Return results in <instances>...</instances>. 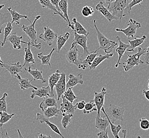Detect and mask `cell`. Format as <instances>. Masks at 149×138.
<instances>
[{
    "instance_id": "cell-33",
    "label": "cell",
    "mask_w": 149,
    "mask_h": 138,
    "mask_svg": "<svg viewBox=\"0 0 149 138\" xmlns=\"http://www.w3.org/2000/svg\"><path fill=\"white\" fill-rule=\"evenodd\" d=\"M17 79L19 80V84H20V89L25 90L26 89H28L30 88H32L33 89H37V87H35L32 84V80H29L27 78H22L20 75H17Z\"/></svg>"
},
{
    "instance_id": "cell-20",
    "label": "cell",
    "mask_w": 149,
    "mask_h": 138,
    "mask_svg": "<svg viewBox=\"0 0 149 138\" xmlns=\"http://www.w3.org/2000/svg\"><path fill=\"white\" fill-rule=\"evenodd\" d=\"M98 54V53L97 52H92L89 53L87 55L86 58L84 59L83 58L81 59L80 64L79 66L78 67V69L85 70L87 68H88L91 65L95 58L96 56H97Z\"/></svg>"
},
{
    "instance_id": "cell-7",
    "label": "cell",
    "mask_w": 149,
    "mask_h": 138,
    "mask_svg": "<svg viewBox=\"0 0 149 138\" xmlns=\"http://www.w3.org/2000/svg\"><path fill=\"white\" fill-rule=\"evenodd\" d=\"M72 32L74 35V38L72 43L71 47L79 45L83 49L84 54L86 56L89 53L87 47V37L88 34H78L73 30H72Z\"/></svg>"
},
{
    "instance_id": "cell-11",
    "label": "cell",
    "mask_w": 149,
    "mask_h": 138,
    "mask_svg": "<svg viewBox=\"0 0 149 138\" xmlns=\"http://www.w3.org/2000/svg\"><path fill=\"white\" fill-rule=\"evenodd\" d=\"M57 34L52 30L49 27H44V32L39 34L38 37L43 40L49 46H52L55 39L57 38Z\"/></svg>"
},
{
    "instance_id": "cell-40",
    "label": "cell",
    "mask_w": 149,
    "mask_h": 138,
    "mask_svg": "<svg viewBox=\"0 0 149 138\" xmlns=\"http://www.w3.org/2000/svg\"><path fill=\"white\" fill-rule=\"evenodd\" d=\"M11 21V17L9 13H0V34H3L2 32V26L5 23Z\"/></svg>"
},
{
    "instance_id": "cell-8",
    "label": "cell",
    "mask_w": 149,
    "mask_h": 138,
    "mask_svg": "<svg viewBox=\"0 0 149 138\" xmlns=\"http://www.w3.org/2000/svg\"><path fill=\"white\" fill-rule=\"evenodd\" d=\"M66 51V58L67 60L70 63L74 64L76 66H79L82 58H79V52L78 49L77 45L71 47L68 51Z\"/></svg>"
},
{
    "instance_id": "cell-48",
    "label": "cell",
    "mask_w": 149,
    "mask_h": 138,
    "mask_svg": "<svg viewBox=\"0 0 149 138\" xmlns=\"http://www.w3.org/2000/svg\"><path fill=\"white\" fill-rule=\"evenodd\" d=\"M85 104H86V102L84 100H82V101H79V102H77L74 106H76L77 109L82 110V109H84Z\"/></svg>"
},
{
    "instance_id": "cell-19",
    "label": "cell",
    "mask_w": 149,
    "mask_h": 138,
    "mask_svg": "<svg viewBox=\"0 0 149 138\" xmlns=\"http://www.w3.org/2000/svg\"><path fill=\"white\" fill-rule=\"evenodd\" d=\"M83 75L81 73H79L77 75L70 74L68 75V81L66 83V88H73L78 84H83L84 81L82 79Z\"/></svg>"
},
{
    "instance_id": "cell-4",
    "label": "cell",
    "mask_w": 149,
    "mask_h": 138,
    "mask_svg": "<svg viewBox=\"0 0 149 138\" xmlns=\"http://www.w3.org/2000/svg\"><path fill=\"white\" fill-rule=\"evenodd\" d=\"M41 18L40 15H37L35 18V20L33 23H31L30 25L26 26L23 25L22 26V29L23 32L29 37V40L30 42V46L36 47L37 49H40L41 48V44L37 43V31L35 29V24L37 21Z\"/></svg>"
},
{
    "instance_id": "cell-50",
    "label": "cell",
    "mask_w": 149,
    "mask_h": 138,
    "mask_svg": "<svg viewBox=\"0 0 149 138\" xmlns=\"http://www.w3.org/2000/svg\"><path fill=\"white\" fill-rule=\"evenodd\" d=\"M60 0H50V1L51 2V3L55 6L56 8V9H57L61 13V12L60 11V9L59 8V3L60 2Z\"/></svg>"
},
{
    "instance_id": "cell-14",
    "label": "cell",
    "mask_w": 149,
    "mask_h": 138,
    "mask_svg": "<svg viewBox=\"0 0 149 138\" xmlns=\"http://www.w3.org/2000/svg\"><path fill=\"white\" fill-rule=\"evenodd\" d=\"M95 9L97 11L100 12L105 17L106 19L108 20L109 22L111 23L112 20H119L117 17L112 15V13L109 12L108 9L104 6V3L103 2L100 1L95 6Z\"/></svg>"
},
{
    "instance_id": "cell-13",
    "label": "cell",
    "mask_w": 149,
    "mask_h": 138,
    "mask_svg": "<svg viewBox=\"0 0 149 138\" xmlns=\"http://www.w3.org/2000/svg\"><path fill=\"white\" fill-rule=\"evenodd\" d=\"M61 97H62V103L60 104V112L63 113L62 115L67 114H74L77 109L76 106L73 105L72 103L67 101L63 97V95Z\"/></svg>"
},
{
    "instance_id": "cell-53",
    "label": "cell",
    "mask_w": 149,
    "mask_h": 138,
    "mask_svg": "<svg viewBox=\"0 0 149 138\" xmlns=\"http://www.w3.org/2000/svg\"><path fill=\"white\" fill-rule=\"evenodd\" d=\"M37 137L39 138H52V137L50 136V135H46L45 134H42V133H38Z\"/></svg>"
},
{
    "instance_id": "cell-51",
    "label": "cell",
    "mask_w": 149,
    "mask_h": 138,
    "mask_svg": "<svg viewBox=\"0 0 149 138\" xmlns=\"http://www.w3.org/2000/svg\"><path fill=\"white\" fill-rule=\"evenodd\" d=\"M149 51H148L147 52H146L145 53H144L142 55V56H143L144 58H145L146 62L145 63L146 64V65H149Z\"/></svg>"
},
{
    "instance_id": "cell-15",
    "label": "cell",
    "mask_w": 149,
    "mask_h": 138,
    "mask_svg": "<svg viewBox=\"0 0 149 138\" xmlns=\"http://www.w3.org/2000/svg\"><path fill=\"white\" fill-rule=\"evenodd\" d=\"M36 120L37 121H39L40 123H45L46 125H47V126L49 127L54 132L56 133L58 135H60L61 138H64V137L62 135V134L60 132V130L59 129V128L57 126L54 124L51 123L49 121V118H47L44 115L41 114L39 113H37Z\"/></svg>"
},
{
    "instance_id": "cell-23",
    "label": "cell",
    "mask_w": 149,
    "mask_h": 138,
    "mask_svg": "<svg viewBox=\"0 0 149 138\" xmlns=\"http://www.w3.org/2000/svg\"><path fill=\"white\" fill-rule=\"evenodd\" d=\"M28 47H25L24 49V61H23V64L22 65V67H24L26 66V64H29L35 63V59L33 58V55L32 53L31 49H30V42L29 40L27 44Z\"/></svg>"
},
{
    "instance_id": "cell-3",
    "label": "cell",
    "mask_w": 149,
    "mask_h": 138,
    "mask_svg": "<svg viewBox=\"0 0 149 138\" xmlns=\"http://www.w3.org/2000/svg\"><path fill=\"white\" fill-rule=\"evenodd\" d=\"M129 3V0H115L113 2L107 4V8L112 15L121 20L126 15L124 14V11Z\"/></svg>"
},
{
    "instance_id": "cell-34",
    "label": "cell",
    "mask_w": 149,
    "mask_h": 138,
    "mask_svg": "<svg viewBox=\"0 0 149 138\" xmlns=\"http://www.w3.org/2000/svg\"><path fill=\"white\" fill-rule=\"evenodd\" d=\"M42 112L43 115L47 118H49L58 116L60 112V111L57 106H51L47 108Z\"/></svg>"
},
{
    "instance_id": "cell-1",
    "label": "cell",
    "mask_w": 149,
    "mask_h": 138,
    "mask_svg": "<svg viewBox=\"0 0 149 138\" xmlns=\"http://www.w3.org/2000/svg\"><path fill=\"white\" fill-rule=\"evenodd\" d=\"M93 23L95 28L96 29L97 33L98 42L100 45V47L95 51V52H98V50L100 49H102L106 54L111 53L113 49L118 45V43L115 41H113L108 39L100 31V30L97 28V26L96 25V20H94Z\"/></svg>"
},
{
    "instance_id": "cell-6",
    "label": "cell",
    "mask_w": 149,
    "mask_h": 138,
    "mask_svg": "<svg viewBox=\"0 0 149 138\" xmlns=\"http://www.w3.org/2000/svg\"><path fill=\"white\" fill-rule=\"evenodd\" d=\"M141 25L140 23L132 19H130L128 23V27L124 29L116 28V31L123 32L128 38L129 40H130V38L132 39L135 37V34L137 31V29L141 28Z\"/></svg>"
},
{
    "instance_id": "cell-55",
    "label": "cell",
    "mask_w": 149,
    "mask_h": 138,
    "mask_svg": "<svg viewBox=\"0 0 149 138\" xmlns=\"http://www.w3.org/2000/svg\"><path fill=\"white\" fill-rule=\"evenodd\" d=\"M122 133H123V138H125V137H126V133H127L126 130H122Z\"/></svg>"
},
{
    "instance_id": "cell-36",
    "label": "cell",
    "mask_w": 149,
    "mask_h": 138,
    "mask_svg": "<svg viewBox=\"0 0 149 138\" xmlns=\"http://www.w3.org/2000/svg\"><path fill=\"white\" fill-rule=\"evenodd\" d=\"M56 50L55 48H53L52 49L50 53L49 54L47 55H44L43 54V53H39L37 55L38 58L40 59V61L41 62L42 65H48L49 66H51V64L50 63V59L52 58V55L53 53V52Z\"/></svg>"
},
{
    "instance_id": "cell-24",
    "label": "cell",
    "mask_w": 149,
    "mask_h": 138,
    "mask_svg": "<svg viewBox=\"0 0 149 138\" xmlns=\"http://www.w3.org/2000/svg\"><path fill=\"white\" fill-rule=\"evenodd\" d=\"M146 36L143 35L142 37H139V36L135 37L133 39L129 40L130 46L127 49V52H134V49L136 47L141 46L143 43L145 39H146Z\"/></svg>"
},
{
    "instance_id": "cell-58",
    "label": "cell",
    "mask_w": 149,
    "mask_h": 138,
    "mask_svg": "<svg viewBox=\"0 0 149 138\" xmlns=\"http://www.w3.org/2000/svg\"><path fill=\"white\" fill-rule=\"evenodd\" d=\"M3 63H4V62H3L2 60H1V56H0V66L2 65V64Z\"/></svg>"
},
{
    "instance_id": "cell-49",
    "label": "cell",
    "mask_w": 149,
    "mask_h": 138,
    "mask_svg": "<svg viewBox=\"0 0 149 138\" xmlns=\"http://www.w3.org/2000/svg\"><path fill=\"white\" fill-rule=\"evenodd\" d=\"M0 127L2 130V132L1 133V135H0V137L1 138H10L6 129L4 128H3V127Z\"/></svg>"
},
{
    "instance_id": "cell-47",
    "label": "cell",
    "mask_w": 149,
    "mask_h": 138,
    "mask_svg": "<svg viewBox=\"0 0 149 138\" xmlns=\"http://www.w3.org/2000/svg\"><path fill=\"white\" fill-rule=\"evenodd\" d=\"M98 138H109V137L108 135V128L106 129L105 131H100L97 134Z\"/></svg>"
},
{
    "instance_id": "cell-30",
    "label": "cell",
    "mask_w": 149,
    "mask_h": 138,
    "mask_svg": "<svg viewBox=\"0 0 149 138\" xmlns=\"http://www.w3.org/2000/svg\"><path fill=\"white\" fill-rule=\"evenodd\" d=\"M44 98L45 99L39 105V107L40 109L42 110V111H43L49 107H57V101L54 97H44Z\"/></svg>"
},
{
    "instance_id": "cell-45",
    "label": "cell",
    "mask_w": 149,
    "mask_h": 138,
    "mask_svg": "<svg viewBox=\"0 0 149 138\" xmlns=\"http://www.w3.org/2000/svg\"><path fill=\"white\" fill-rule=\"evenodd\" d=\"M143 0H132L131 2H129L128 4V5L127 6V11H128V13L130 14L131 11L132 10V8L133 6H134L136 5H139L141 6V3L143 2Z\"/></svg>"
},
{
    "instance_id": "cell-56",
    "label": "cell",
    "mask_w": 149,
    "mask_h": 138,
    "mask_svg": "<svg viewBox=\"0 0 149 138\" xmlns=\"http://www.w3.org/2000/svg\"><path fill=\"white\" fill-rule=\"evenodd\" d=\"M17 132H19V137H21V138H23V136L22 135H21V134L20 133V131H19V130L17 129Z\"/></svg>"
},
{
    "instance_id": "cell-27",
    "label": "cell",
    "mask_w": 149,
    "mask_h": 138,
    "mask_svg": "<svg viewBox=\"0 0 149 138\" xmlns=\"http://www.w3.org/2000/svg\"><path fill=\"white\" fill-rule=\"evenodd\" d=\"M72 23H71V27L72 30L74 31L78 34H89V32H87L86 29L84 28L83 26H82L79 22H78L76 19L74 18L72 19Z\"/></svg>"
},
{
    "instance_id": "cell-28",
    "label": "cell",
    "mask_w": 149,
    "mask_h": 138,
    "mask_svg": "<svg viewBox=\"0 0 149 138\" xmlns=\"http://www.w3.org/2000/svg\"><path fill=\"white\" fill-rule=\"evenodd\" d=\"M7 9L11 15L12 20L11 21V23L12 24L14 23H15L16 25H19L20 19H26L28 20L30 23H31V21L28 19V16L25 15H21L15 10H12L11 7L8 8Z\"/></svg>"
},
{
    "instance_id": "cell-29",
    "label": "cell",
    "mask_w": 149,
    "mask_h": 138,
    "mask_svg": "<svg viewBox=\"0 0 149 138\" xmlns=\"http://www.w3.org/2000/svg\"><path fill=\"white\" fill-rule=\"evenodd\" d=\"M109 125V122L106 118H101L96 115L95 118V127L100 131H105Z\"/></svg>"
},
{
    "instance_id": "cell-57",
    "label": "cell",
    "mask_w": 149,
    "mask_h": 138,
    "mask_svg": "<svg viewBox=\"0 0 149 138\" xmlns=\"http://www.w3.org/2000/svg\"><path fill=\"white\" fill-rule=\"evenodd\" d=\"M4 7V4H1V5H0V10L2 9Z\"/></svg>"
},
{
    "instance_id": "cell-25",
    "label": "cell",
    "mask_w": 149,
    "mask_h": 138,
    "mask_svg": "<svg viewBox=\"0 0 149 138\" xmlns=\"http://www.w3.org/2000/svg\"><path fill=\"white\" fill-rule=\"evenodd\" d=\"M113 53H110L106 54L105 55L100 54L99 56H96L94 58V60L93 61L91 65L89 66V70H95L97 67L103 61L105 60L106 59H109V58H111L113 56Z\"/></svg>"
},
{
    "instance_id": "cell-35",
    "label": "cell",
    "mask_w": 149,
    "mask_h": 138,
    "mask_svg": "<svg viewBox=\"0 0 149 138\" xmlns=\"http://www.w3.org/2000/svg\"><path fill=\"white\" fill-rule=\"evenodd\" d=\"M70 34L67 32L65 34L58 36L57 38V52L59 53L61 49L63 47L67 41L69 39Z\"/></svg>"
},
{
    "instance_id": "cell-41",
    "label": "cell",
    "mask_w": 149,
    "mask_h": 138,
    "mask_svg": "<svg viewBox=\"0 0 149 138\" xmlns=\"http://www.w3.org/2000/svg\"><path fill=\"white\" fill-rule=\"evenodd\" d=\"M72 88H68L66 90L65 92L63 94V97L66 98L67 101L71 103H73L74 100H76L77 97L75 96L72 90Z\"/></svg>"
},
{
    "instance_id": "cell-37",
    "label": "cell",
    "mask_w": 149,
    "mask_h": 138,
    "mask_svg": "<svg viewBox=\"0 0 149 138\" xmlns=\"http://www.w3.org/2000/svg\"><path fill=\"white\" fill-rule=\"evenodd\" d=\"M15 115V113L9 114L7 113V112H0V127H3L4 124L8 122Z\"/></svg>"
},
{
    "instance_id": "cell-32",
    "label": "cell",
    "mask_w": 149,
    "mask_h": 138,
    "mask_svg": "<svg viewBox=\"0 0 149 138\" xmlns=\"http://www.w3.org/2000/svg\"><path fill=\"white\" fill-rule=\"evenodd\" d=\"M100 111H102L104 113V114L105 115L106 118H107L109 122V125H110V127H111V129L112 134H113V135L114 136V137L115 138H120V137L118 135V133L120 132V131L122 129L121 126H120V124H118V125H115L113 124V123H112L111 121L109 118L108 116L107 115L106 111H105V110L104 109V107H103L101 108Z\"/></svg>"
},
{
    "instance_id": "cell-44",
    "label": "cell",
    "mask_w": 149,
    "mask_h": 138,
    "mask_svg": "<svg viewBox=\"0 0 149 138\" xmlns=\"http://www.w3.org/2000/svg\"><path fill=\"white\" fill-rule=\"evenodd\" d=\"M81 13L84 17H88L94 15V10L91 6H85L81 10Z\"/></svg>"
},
{
    "instance_id": "cell-2",
    "label": "cell",
    "mask_w": 149,
    "mask_h": 138,
    "mask_svg": "<svg viewBox=\"0 0 149 138\" xmlns=\"http://www.w3.org/2000/svg\"><path fill=\"white\" fill-rule=\"evenodd\" d=\"M148 51H149V47L146 48H143L140 46L138 47L137 53L132 55L127 54L128 56V58L125 61L124 63H123L124 64L123 66L124 71L125 72H127L135 66H138L140 64L144 63L143 61L140 60V58Z\"/></svg>"
},
{
    "instance_id": "cell-46",
    "label": "cell",
    "mask_w": 149,
    "mask_h": 138,
    "mask_svg": "<svg viewBox=\"0 0 149 138\" xmlns=\"http://www.w3.org/2000/svg\"><path fill=\"white\" fill-rule=\"evenodd\" d=\"M140 127L144 130H147L149 129V121L145 118H140Z\"/></svg>"
},
{
    "instance_id": "cell-12",
    "label": "cell",
    "mask_w": 149,
    "mask_h": 138,
    "mask_svg": "<svg viewBox=\"0 0 149 138\" xmlns=\"http://www.w3.org/2000/svg\"><path fill=\"white\" fill-rule=\"evenodd\" d=\"M55 90L57 96V100L59 101L60 97L66 90V74L65 73H61L60 78L58 81L55 87Z\"/></svg>"
},
{
    "instance_id": "cell-18",
    "label": "cell",
    "mask_w": 149,
    "mask_h": 138,
    "mask_svg": "<svg viewBox=\"0 0 149 138\" xmlns=\"http://www.w3.org/2000/svg\"><path fill=\"white\" fill-rule=\"evenodd\" d=\"M116 39L118 41V48L116 49V52L118 53V61L117 63L115 65V68H118L119 64H120V61L122 58L123 57L124 54L125 53L127 49L130 46V44H127L124 43L123 42H122L120 39V38L119 36H116Z\"/></svg>"
},
{
    "instance_id": "cell-17",
    "label": "cell",
    "mask_w": 149,
    "mask_h": 138,
    "mask_svg": "<svg viewBox=\"0 0 149 138\" xmlns=\"http://www.w3.org/2000/svg\"><path fill=\"white\" fill-rule=\"evenodd\" d=\"M50 88L48 85V86L43 87L40 88L32 90L31 93L30 94V97L31 99H33L36 96H38L40 98L50 97Z\"/></svg>"
},
{
    "instance_id": "cell-39",
    "label": "cell",
    "mask_w": 149,
    "mask_h": 138,
    "mask_svg": "<svg viewBox=\"0 0 149 138\" xmlns=\"http://www.w3.org/2000/svg\"><path fill=\"white\" fill-rule=\"evenodd\" d=\"M94 111H97V108L94 101L92 100L86 103L83 109L84 114H89Z\"/></svg>"
},
{
    "instance_id": "cell-43",
    "label": "cell",
    "mask_w": 149,
    "mask_h": 138,
    "mask_svg": "<svg viewBox=\"0 0 149 138\" xmlns=\"http://www.w3.org/2000/svg\"><path fill=\"white\" fill-rule=\"evenodd\" d=\"M8 96V94L6 92H5L3 94L2 98H0V112H7V103L6 98Z\"/></svg>"
},
{
    "instance_id": "cell-52",
    "label": "cell",
    "mask_w": 149,
    "mask_h": 138,
    "mask_svg": "<svg viewBox=\"0 0 149 138\" xmlns=\"http://www.w3.org/2000/svg\"><path fill=\"white\" fill-rule=\"evenodd\" d=\"M143 95H144V96L146 98V99L148 101H149V90H145L144 89L143 90Z\"/></svg>"
},
{
    "instance_id": "cell-38",
    "label": "cell",
    "mask_w": 149,
    "mask_h": 138,
    "mask_svg": "<svg viewBox=\"0 0 149 138\" xmlns=\"http://www.w3.org/2000/svg\"><path fill=\"white\" fill-rule=\"evenodd\" d=\"M12 29H13V27L12 25V23H11V21L7 23L6 26L4 28V33H3L4 34V38H3V41L1 42V46H3L5 45L6 42V39L10 34L11 33Z\"/></svg>"
},
{
    "instance_id": "cell-16",
    "label": "cell",
    "mask_w": 149,
    "mask_h": 138,
    "mask_svg": "<svg viewBox=\"0 0 149 138\" xmlns=\"http://www.w3.org/2000/svg\"><path fill=\"white\" fill-rule=\"evenodd\" d=\"M23 37L22 36H18L15 32L11 33L10 34L7 38L6 41H8L12 44L14 49H22V46L21 45V43L26 44L28 43L22 41Z\"/></svg>"
},
{
    "instance_id": "cell-5",
    "label": "cell",
    "mask_w": 149,
    "mask_h": 138,
    "mask_svg": "<svg viewBox=\"0 0 149 138\" xmlns=\"http://www.w3.org/2000/svg\"><path fill=\"white\" fill-rule=\"evenodd\" d=\"M125 109L123 107L118 106L114 105H109V108L106 114L112 123L115 121H123L124 112Z\"/></svg>"
},
{
    "instance_id": "cell-22",
    "label": "cell",
    "mask_w": 149,
    "mask_h": 138,
    "mask_svg": "<svg viewBox=\"0 0 149 138\" xmlns=\"http://www.w3.org/2000/svg\"><path fill=\"white\" fill-rule=\"evenodd\" d=\"M40 4L43 8H46L47 9L50 10L52 12H53L54 14L55 15H60L61 17L63 19V20H65L67 23V20L66 19V18L63 15V14L62 13H61L60 12L56 9V8L55 6H54L51 2L50 1V0H38Z\"/></svg>"
},
{
    "instance_id": "cell-9",
    "label": "cell",
    "mask_w": 149,
    "mask_h": 138,
    "mask_svg": "<svg viewBox=\"0 0 149 138\" xmlns=\"http://www.w3.org/2000/svg\"><path fill=\"white\" fill-rule=\"evenodd\" d=\"M94 92V98L93 101H94L96 108H97V115L100 117V110L101 108L104 107V101H105V96L107 94L106 89L105 87H103L101 89L100 92Z\"/></svg>"
},
{
    "instance_id": "cell-26",
    "label": "cell",
    "mask_w": 149,
    "mask_h": 138,
    "mask_svg": "<svg viewBox=\"0 0 149 138\" xmlns=\"http://www.w3.org/2000/svg\"><path fill=\"white\" fill-rule=\"evenodd\" d=\"M24 70L27 71L30 75H31L32 77L33 78V80L36 81L38 80H40L42 81V84L46 82V80H45V79L43 78L42 71L39 70L38 69L32 70L31 65L30 64H28V69H26L25 68Z\"/></svg>"
},
{
    "instance_id": "cell-10",
    "label": "cell",
    "mask_w": 149,
    "mask_h": 138,
    "mask_svg": "<svg viewBox=\"0 0 149 138\" xmlns=\"http://www.w3.org/2000/svg\"><path fill=\"white\" fill-rule=\"evenodd\" d=\"M1 67L4 68L10 73L12 77L17 78V75L20 72H22V65H21L19 62L17 63H12L10 62H8L2 64Z\"/></svg>"
},
{
    "instance_id": "cell-54",
    "label": "cell",
    "mask_w": 149,
    "mask_h": 138,
    "mask_svg": "<svg viewBox=\"0 0 149 138\" xmlns=\"http://www.w3.org/2000/svg\"><path fill=\"white\" fill-rule=\"evenodd\" d=\"M115 0H104V2H105L106 4H108L109 3L113 2V1H114Z\"/></svg>"
},
{
    "instance_id": "cell-21",
    "label": "cell",
    "mask_w": 149,
    "mask_h": 138,
    "mask_svg": "<svg viewBox=\"0 0 149 138\" xmlns=\"http://www.w3.org/2000/svg\"><path fill=\"white\" fill-rule=\"evenodd\" d=\"M61 75L60 71L57 70L55 71V73L50 75L48 78V82H49V86L50 88V97H54V88L56 84H57L58 81L59 80V78Z\"/></svg>"
},
{
    "instance_id": "cell-31",
    "label": "cell",
    "mask_w": 149,
    "mask_h": 138,
    "mask_svg": "<svg viewBox=\"0 0 149 138\" xmlns=\"http://www.w3.org/2000/svg\"><path fill=\"white\" fill-rule=\"evenodd\" d=\"M68 0H60L59 3V8L60 11L61 12V13L63 14V16L66 18V19L67 20L68 28H70L71 23L69 20V17L68 15Z\"/></svg>"
},
{
    "instance_id": "cell-42",
    "label": "cell",
    "mask_w": 149,
    "mask_h": 138,
    "mask_svg": "<svg viewBox=\"0 0 149 138\" xmlns=\"http://www.w3.org/2000/svg\"><path fill=\"white\" fill-rule=\"evenodd\" d=\"M73 117V114H67L63 115V118L61 120V125L63 129H67L68 126L71 123V118Z\"/></svg>"
}]
</instances>
